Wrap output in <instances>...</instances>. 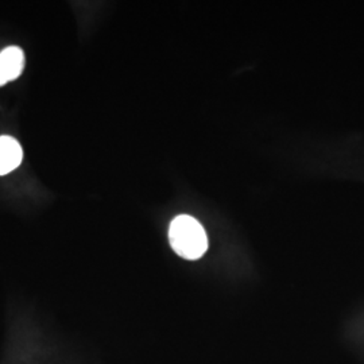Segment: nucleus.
I'll use <instances>...</instances> for the list:
<instances>
[{
    "label": "nucleus",
    "instance_id": "2",
    "mask_svg": "<svg viewBox=\"0 0 364 364\" xmlns=\"http://www.w3.org/2000/svg\"><path fill=\"white\" fill-rule=\"evenodd\" d=\"M25 69V53L18 46H9L0 52V87L14 81Z\"/></svg>",
    "mask_w": 364,
    "mask_h": 364
},
{
    "label": "nucleus",
    "instance_id": "3",
    "mask_svg": "<svg viewBox=\"0 0 364 364\" xmlns=\"http://www.w3.org/2000/svg\"><path fill=\"white\" fill-rule=\"evenodd\" d=\"M23 161L21 144L9 135L0 136V176H6L16 169Z\"/></svg>",
    "mask_w": 364,
    "mask_h": 364
},
{
    "label": "nucleus",
    "instance_id": "1",
    "mask_svg": "<svg viewBox=\"0 0 364 364\" xmlns=\"http://www.w3.org/2000/svg\"><path fill=\"white\" fill-rule=\"evenodd\" d=\"M170 246L183 259H200L208 250V236L203 225L188 215H180L170 223Z\"/></svg>",
    "mask_w": 364,
    "mask_h": 364
}]
</instances>
